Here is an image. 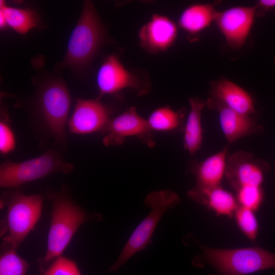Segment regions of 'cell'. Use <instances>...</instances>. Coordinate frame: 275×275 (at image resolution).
Here are the masks:
<instances>
[{"mask_svg":"<svg viewBox=\"0 0 275 275\" xmlns=\"http://www.w3.org/2000/svg\"><path fill=\"white\" fill-rule=\"evenodd\" d=\"M52 208L44 256L38 260L42 273L63 252L84 223L89 220L100 221V214H90L63 193L52 195Z\"/></svg>","mask_w":275,"mask_h":275,"instance_id":"obj_1","label":"cell"},{"mask_svg":"<svg viewBox=\"0 0 275 275\" xmlns=\"http://www.w3.org/2000/svg\"><path fill=\"white\" fill-rule=\"evenodd\" d=\"M104 31L93 3L85 1L71 33L62 67L79 72L90 63L103 42Z\"/></svg>","mask_w":275,"mask_h":275,"instance_id":"obj_2","label":"cell"},{"mask_svg":"<svg viewBox=\"0 0 275 275\" xmlns=\"http://www.w3.org/2000/svg\"><path fill=\"white\" fill-rule=\"evenodd\" d=\"M200 246L204 260L221 275H245L275 268V254L260 247L218 249Z\"/></svg>","mask_w":275,"mask_h":275,"instance_id":"obj_3","label":"cell"},{"mask_svg":"<svg viewBox=\"0 0 275 275\" xmlns=\"http://www.w3.org/2000/svg\"><path fill=\"white\" fill-rule=\"evenodd\" d=\"M43 201L40 194L26 195L17 193L11 196L8 201L2 228L3 248L17 251L39 220Z\"/></svg>","mask_w":275,"mask_h":275,"instance_id":"obj_4","label":"cell"},{"mask_svg":"<svg viewBox=\"0 0 275 275\" xmlns=\"http://www.w3.org/2000/svg\"><path fill=\"white\" fill-rule=\"evenodd\" d=\"M179 201L177 195L169 190L154 191L149 194L145 203L151 208L149 214L133 232L109 271H117L133 255L145 249L150 244L154 231L163 214Z\"/></svg>","mask_w":275,"mask_h":275,"instance_id":"obj_5","label":"cell"},{"mask_svg":"<svg viewBox=\"0 0 275 275\" xmlns=\"http://www.w3.org/2000/svg\"><path fill=\"white\" fill-rule=\"evenodd\" d=\"M70 163L49 151L38 157L22 162L7 161L0 166V186L15 188L51 174H67L73 170Z\"/></svg>","mask_w":275,"mask_h":275,"instance_id":"obj_6","label":"cell"},{"mask_svg":"<svg viewBox=\"0 0 275 275\" xmlns=\"http://www.w3.org/2000/svg\"><path fill=\"white\" fill-rule=\"evenodd\" d=\"M37 102L47 128L55 140L66 142V126L70 105V97L66 84L61 79L51 78L40 87Z\"/></svg>","mask_w":275,"mask_h":275,"instance_id":"obj_7","label":"cell"},{"mask_svg":"<svg viewBox=\"0 0 275 275\" xmlns=\"http://www.w3.org/2000/svg\"><path fill=\"white\" fill-rule=\"evenodd\" d=\"M257 7L236 6L215 12L214 21L232 47L245 42L253 24Z\"/></svg>","mask_w":275,"mask_h":275,"instance_id":"obj_8","label":"cell"},{"mask_svg":"<svg viewBox=\"0 0 275 275\" xmlns=\"http://www.w3.org/2000/svg\"><path fill=\"white\" fill-rule=\"evenodd\" d=\"M109 122L108 110L99 101L79 99L68 124L71 132L85 134L106 129Z\"/></svg>","mask_w":275,"mask_h":275,"instance_id":"obj_9","label":"cell"},{"mask_svg":"<svg viewBox=\"0 0 275 275\" xmlns=\"http://www.w3.org/2000/svg\"><path fill=\"white\" fill-rule=\"evenodd\" d=\"M261 166L252 154L239 151L227 158L225 174L236 190L245 186H260L265 170Z\"/></svg>","mask_w":275,"mask_h":275,"instance_id":"obj_10","label":"cell"},{"mask_svg":"<svg viewBox=\"0 0 275 275\" xmlns=\"http://www.w3.org/2000/svg\"><path fill=\"white\" fill-rule=\"evenodd\" d=\"M102 142L105 146L121 145L125 138L131 136H148L151 129L147 120L144 119L131 107L109 121Z\"/></svg>","mask_w":275,"mask_h":275,"instance_id":"obj_11","label":"cell"},{"mask_svg":"<svg viewBox=\"0 0 275 275\" xmlns=\"http://www.w3.org/2000/svg\"><path fill=\"white\" fill-rule=\"evenodd\" d=\"M207 104L218 112L221 127L229 143L249 134L260 133L262 129L250 116L234 111L211 98Z\"/></svg>","mask_w":275,"mask_h":275,"instance_id":"obj_12","label":"cell"},{"mask_svg":"<svg viewBox=\"0 0 275 275\" xmlns=\"http://www.w3.org/2000/svg\"><path fill=\"white\" fill-rule=\"evenodd\" d=\"M101 95L118 92L126 88H136L138 80L127 71L115 55L107 58L99 67L96 76Z\"/></svg>","mask_w":275,"mask_h":275,"instance_id":"obj_13","label":"cell"},{"mask_svg":"<svg viewBox=\"0 0 275 275\" xmlns=\"http://www.w3.org/2000/svg\"><path fill=\"white\" fill-rule=\"evenodd\" d=\"M177 28L168 18L154 15L140 30L142 45L152 51L166 50L174 43L177 36Z\"/></svg>","mask_w":275,"mask_h":275,"instance_id":"obj_14","label":"cell"},{"mask_svg":"<svg viewBox=\"0 0 275 275\" xmlns=\"http://www.w3.org/2000/svg\"><path fill=\"white\" fill-rule=\"evenodd\" d=\"M212 99L238 113L250 116L255 113L253 100L243 89L226 79L216 81L212 88Z\"/></svg>","mask_w":275,"mask_h":275,"instance_id":"obj_15","label":"cell"},{"mask_svg":"<svg viewBox=\"0 0 275 275\" xmlns=\"http://www.w3.org/2000/svg\"><path fill=\"white\" fill-rule=\"evenodd\" d=\"M188 195L197 203L206 205L217 215L231 217L238 207L234 196L220 185L208 188L194 187L188 191Z\"/></svg>","mask_w":275,"mask_h":275,"instance_id":"obj_16","label":"cell"},{"mask_svg":"<svg viewBox=\"0 0 275 275\" xmlns=\"http://www.w3.org/2000/svg\"><path fill=\"white\" fill-rule=\"evenodd\" d=\"M227 154L225 147L197 165L194 169L197 179L195 187L208 188L219 185L226 171Z\"/></svg>","mask_w":275,"mask_h":275,"instance_id":"obj_17","label":"cell"},{"mask_svg":"<svg viewBox=\"0 0 275 275\" xmlns=\"http://www.w3.org/2000/svg\"><path fill=\"white\" fill-rule=\"evenodd\" d=\"M189 105L190 111L184 128V146L190 154H194L199 150L202 145L201 113L205 102L199 98H191Z\"/></svg>","mask_w":275,"mask_h":275,"instance_id":"obj_18","label":"cell"},{"mask_svg":"<svg viewBox=\"0 0 275 275\" xmlns=\"http://www.w3.org/2000/svg\"><path fill=\"white\" fill-rule=\"evenodd\" d=\"M213 7L209 4L190 6L181 14L180 26L190 34H197L208 27L214 20L215 14Z\"/></svg>","mask_w":275,"mask_h":275,"instance_id":"obj_19","label":"cell"},{"mask_svg":"<svg viewBox=\"0 0 275 275\" xmlns=\"http://www.w3.org/2000/svg\"><path fill=\"white\" fill-rule=\"evenodd\" d=\"M0 4V10L4 14L7 25L17 33L25 34L38 24L39 17L34 11L8 7L2 1Z\"/></svg>","mask_w":275,"mask_h":275,"instance_id":"obj_20","label":"cell"},{"mask_svg":"<svg viewBox=\"0 0 275 275\" xmlns=\"http://www.w3.org/2000/svg\"><path fill=\"white\" fill-rule=\"evenodd\" d=\"M180 119L177 112L168 107H161L150 114L147 122L151 130L169 131L179 126Z\"/></svg>","mask_w":275,"mask_h":275,"instance_id":"obj_21","label":"cell"},{"mask_svg":"<svg viewBox=\"0 0 275 275\" xmlns=\"http://www.w3.org/2000/svg\"><path fill=\"white\" fill-rule=\"evenodd\" d=\"M3 248L0 257V275H25L30 264L17 254L16 250Z\"/></svg>","mask_w":275,"mask_h":275,"instance_id":"obj_22","label":"cell"},{"mask_svg":"<svg viewBox=\"0 0 275 275\" xmlns=\"http://www.w3.org/2000/svg\"><path fill=\"white\" fill-rule=\"evenodd\" d=\"M235 215L240 230L248 238L254 241L257 236L259 226L254 211L240 206L235 211Z\"/></svg>","mask_w":275,"mask_h":275,"instance_id":"obj_23","label":"cell"},{"mask_svg":"<svg viewBox=\"0 0 275 275\" xmlns=\"http://www.w3.org/2000/svg\"><path fill=\"white\" fill-rule=\"evenodd\" d=\"M237 200L241 207L253 211L260 206L263 195L260 186H245L237 190Z\"/></svg>","mask_w":275,"mask_h":275,"instance_id":"obj_24","label":"cell"},{"mask_svg":"<svg viewBox=\"0 0 275 275\" xmlns=\"http://www.w3.org/2000/svg\"><path fill=\"white\" fill-rule=\"evenodd\" d=\"M42 275H81L72 260L61 256L54 259L45 269Z\"/></svg>","mask_w":275,"mask_h":275,"instance_id":"obj_25","label":"cell"},{"mask_svg":"<svg viewBox=\"0 0 275 275\" xmlns=\"http://www.w3.org/2000/svg\"><path fill=\"white\" fill-rule=\"evenodd\" d=\"M15 147L14 134L10 125L6 120L0 121V151L6 154L12 151Z\"/></svg>","mask_w":275,"mask_h":275,"instance_id":"obj_26","label":"cell"},{"mask_svg":"<svg viewBox=\"0 0 275 275\" xmlns=\"http://www.w3.org/2000/svg\"><path fill=\"white\" fill-rule=\"evenodd\" d=\"M258 6L265 10L275 8V0H260L258 3Z\"/></svg>","mask_w":275,"mask_h":275,"instance_id":"obj_27","label":"cell"},{"mask_svg":"<svg viewBox=\"0 0 275 275\" xmlns=\"http://www.w3.org/2000/svg\"><path fill=\"white\" fill-rule=\"evenodd\" d=\"M7 25L5 17L3 11L0 10V26L1 28L4 29Z\"/></svg>","mask_w":275,"mask_h":275,"instance_id":"obj_28","label":"cell"}]
</instances>
